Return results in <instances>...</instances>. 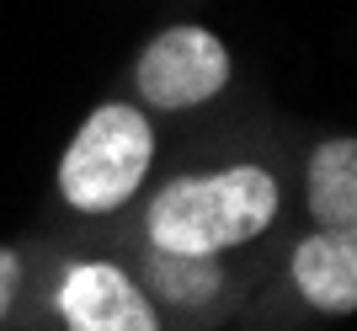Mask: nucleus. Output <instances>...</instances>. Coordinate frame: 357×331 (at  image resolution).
<instances>
[{"instance_id": "f257e3e1", "label": "nucleus", "mask_w": 357, "mask_h": 331, "mask_svg": "<svg viewBox=\"0 0 357 331\" xmlns=\"http://www.w3.org/2000/svg\"><path fill=\"white\" fill-rule=\"evenodd\" d=\"M278 203L283 193L267 166H224V171L165 182L149 198L144 230L149 246H165V251L224 256L229 246L267 235L278 219Z\"/></svg>"}, {"instance_id": "f03ea898", "label": "nucleus", "mask_w": 357, "mask_h": 331, "mask_svg": "<svg viewBox=\"0 0 357 331\" xmlns=\"http://www.w3.org/2000/svg\"><path fill=\"white\" fill-rule=\"evenodd\" d=\"M155 161V128L144 107L134 102H102L59 161V198L75 214H112L144 187Z\"/></svg>"}, {"instance_id": "7ed1b4c3", "label": "nucleus", "mask_w": 357, "mask_h": 331, "mask_svg": "<svg viewBox=\"0 0 357 331\" xmlns=\"http://www.w3.org/2000/svg\"><path fill=\"white\" fill-rule=\"evenodd\" d=\"M134 86H139V102L160 107V112L203 107L229 86V48H224L219 32L197 27V22L165 27L144 43V54L134 64Z\"/></svg>"}, {"instance_id": "20e7f679", "label": "nucleus", "mask_w": 357, "mask_h": 331, "mask_svg": "<svg viewBox=\"0 0 357 331\" xmlns=\"http://www.w3.org/2000/svg\"><path fill=\"white\" fill-rule=\"evenodd\" d=\"M59 316L70 331H160L144 284L112 262H75L64 272Z\"/></svg>"}, {"instance_id": "39448f33", "label": "nucleus", "mask_w": 357, "mask_h": 331, "mask_svg": "<svg viewBox=\"0 0 357 331\" xmlns=\"http://www.w3.org/2000/svg\"><path fill=\"white\" fill-rule=\"evenodd\" d=\"M288 278H294L298 300L310 310L352 316L357 310V235H336V230L304 235L288 256Z\"/></svg>"}, {"instance_id": "423d86ee", "label": "nucleus", "mask_w": 357, "mask_h": 331, "mask_svg": "<svg viewBox=\"0 0 357 331\" xmlns=\"http://www.w3.org/2000/svg\"><path fill=\"white\" fill-rule=\"evenodd\" d=\"M304 203L320 230L357 235V139H326L304 171Z\"/></svg>"}, {"instance_id": "0eeeda50", "label": "nucleus", "mask_w": 357, "mask_h": 331, "mask_svg": "<svg viewBox=\"0 0 357 331\" xmlns=\"http://www.w3.org/2000/svg\"><path fill=\"white\" fill-rule=\"evenodd\" d=\"M144 284L160 294L171 310H203L224 288V267L219 256H197V251H165V246H149L144 262Z\"/></svg>"}, {"instance_id": "6e6552de", "label": "nucleus", "mask_w": 357, "mask_h": 331, "mask_svg": "<svg viewBox=\"0 0 357 331\" xmlns=\"http://www.w3.org/2000/svg\"><path fill=\"white\" fill-rule=\"evenodd\" d=\"M16 288H22V256H16L11 246H0V321L11 316Z\"/></svg>"}]
</instances>
